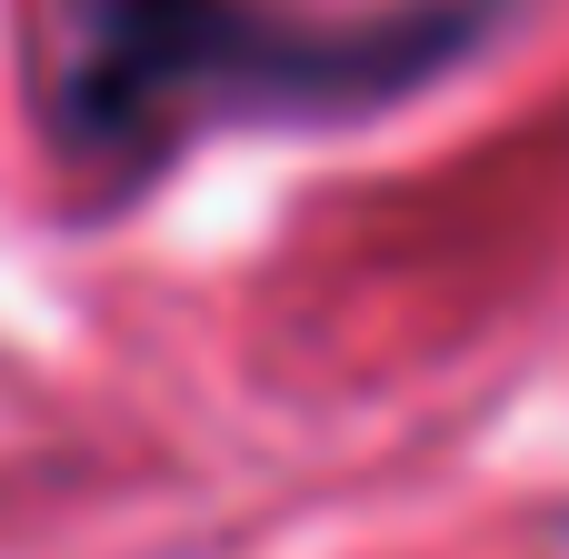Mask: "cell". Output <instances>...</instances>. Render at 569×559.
Here are the masks:
<instances>
[{
	"mask_svg": "<svg viewBox=\"0 0 569 559\" xmlns=\"http://www.w3.org/2000/svg\"><path fill=\"white\" fill-rule=\"evenodd\" d=\"M520 0H20V80L70 170L210 130L350 120L460 70Z\"/></svg>",
	"mask_w": 569,
	"mask_h": 559,
	"instance_id": "cell-1",
	"label": "cell"
}]
</instances>
